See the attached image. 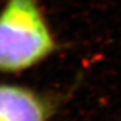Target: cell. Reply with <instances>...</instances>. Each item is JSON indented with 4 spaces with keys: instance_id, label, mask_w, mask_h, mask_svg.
<instances>
[{
    "instance_id": "cell-1",
    "label": "cell",
    "mask_w": 121,
    "mask_h": 121,
    "mask_svg": "<svg viewBox=\"0 0 121 121\" xmlns=\"http://www.w3.org/2000/svg\"><path fill=\"white\" fill-rule=\"evenodd\" d=\"M55 39L37 0H8L0 12V72L16 73L53 53Z\"/></svg>"
},
{
    "instance_id": "cell-2",
    "label": "cell",
    "mask_w": 121,
    "mask_h": 121,
    "mask_svg": "<svg viewBox=\"0 0 121 121\" xmlns=\"http://www.w3.org/2000/svg\"><path fill=\"white\" fill-rule=\"evenodd\" d=\"M50 104L36 91L0 83V121H49Z\"/></svg>"
}]
</instances>
